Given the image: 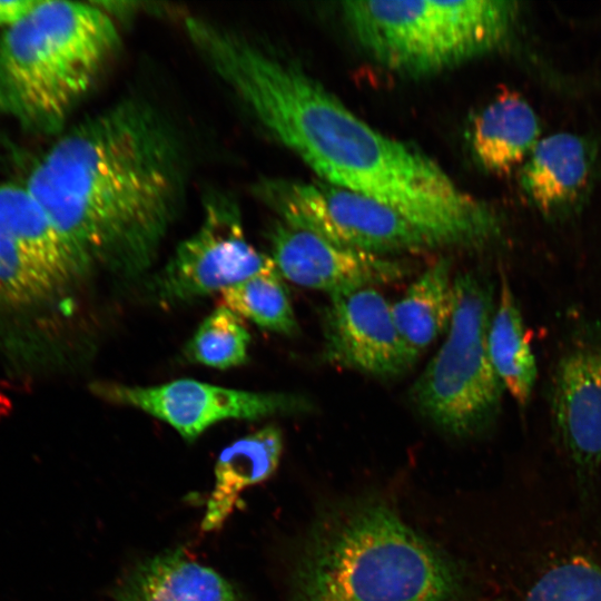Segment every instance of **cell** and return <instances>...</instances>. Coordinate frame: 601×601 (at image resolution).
Returning <instances> with one entry per match:
<instances>
[{
    "label": "cell",
    "mask_w": 601,
    "mask_h": 601,
    "mask_svg": "<svg viewBox=\"0 0 601 601\" xmlns=\"http://www.w3.org/2000/svg\"><path fill=\"white\" fill-rule=\"evenodd\" d=\"M540 135L533 107L520 92L503 88L475 116L470 144L476 162L485 171L502 176L523 165Z\"/></svg>",
    "instance_id": "cell-15"
},
{
    "label": "cell",
    "mask_w": 601,
    "mask_h": 601,
    "mask_svg": "<svg viewBox=\"0 0 601 601\" xmlns=\"http://www.w3.org/2000/svg\"><path fill=\"white\" fill-rule=\"evenodd\" d=\"M38 0H3L0 1V26L4 29L24 19L36 7Z\"/></svg>",
    "instance_id": "cell-23"
},
{
    "label": "cell",
    "mask_w": 601,
    "mask_h": 601,
    "mask_svg": "<svg viewBox=\"0 0 601 601\" xmlns=\"http://www.w3.org/2000/svg\"><path fill=\"white\" fill-rule=\"evenodd\" d=\"M524 601H601V566L573 556L548 569Z\"/></svg>",
    "instance_id": "cell-22"
},
{
    "label": "cell",
    "mask_w": 601,
    "mask_h": 601,
    "mask_svg": "<svg viewBox=\"0 0 601 601\" xmlns=\"http://www.w3.org/2000/svg\"><path fill=\"white\" fill-rule=\"evenodd\" d=\"M487 348L503 388L519 404H526L536 381V363L521 312L503 275L489 328Z\"/></svg>",
    "instance_id": "cell-18"
},
{
    "label": "cell",
    "mask_w": 601,
    "mask_h": 601,
    "mask_svg": "<svg viewBox=\"0 0 601 601\" xmlns=\"http://www.w3.org/2000/svg\"><path fill=\"white\" fill-rule=\"evenodd\" d=\"M282 278L277 268L259 273L223 289L221 305L264 329L294 335L298 324Z\"/></svg>",
    "instance_id": "cell-19"
},
{
    "label": "cell",
    "mask_w": 601,
    "mask_h": 601,
    "mask_svg": "<svg viewBox=\"0 0 601 601\" xmlns=\"http://www.w3.org/2000/svg\"><path fill=\"white\" fill-rule=\"evenodd\" d=\"M0 146L10 150H14L13 144L7 138V136L2 131H0Z\"/></svg>",
    "instance_id": "cell-24"
},
{
    "label": "cell",
    "mask_w": 601,
    "mask_h": 601,
    "mask_svg": "<svg viewBox=\"0 0 601 601\" xmlns=\"http://www.w3.org/2000/svg\"><path fill=\"white\" fill-rule=\"evenodd\" d=\"M114 601H244L214 569L168 550L136 563L112 593Z\"/></svg>",
    "instance_id": "cell-14"
},
{
    "label": "cell",
    "mask_w": 601,
    "mask_h": 601,
    "mask_svg": "<svg viewBox=\"0 0 601 601\" xmlns=\"http://www.w3.org/2000/svg\"><path fill=\"white\" fill-rule=\"evenodd\" d=\"M343 13L381 65L414 76L497 49L513 33L520 7L504 0L347 1Z\"/></svg>",
    "instance_id": "cell-5"
},
{
    "label": "cell",
    "mask_w": 601,
    "mask_h": 601,
    "mask_svg": "<svg viewBox=\"0 0 601 601\" xmlns=\"http://www.w3.org/2000/svg\"><path fill=\"white\" fill-rule=\"evenodd\" d=\"M595 149L587 138L555 132L541 138L520 168V187L541 216L565 219L583 205L592 187Z\"/></svg>",
    "instance_id": "cell-13"
},
{
    "label": "cell",
    "mask_w": 601,
    "mask_h": 601,
    "mask_svg": "<svg viewBox=\"0 0 601 601\" xmlns=\"http://www.w3.org/2000/svg\"><path fill=\"white\" fill-rule=\"evenodd\" d=\"M61 289L18 244L0 220V300L11 305L40 302Z\"/></svg>",
    "instance_id": "cell-21"
},
{
    "label": "cell",
    "mask_w": 601,
    "mask_h": 601,
    "mask_svg": "<svg viewBox=\"0 0 601 601\" xmlns=\"http://www.w3.org/2000/svg\"><path fill=\"white\" fill-rule=\"evenodd\" d=\"M447 336L411 391L422 415L442 432L465 437L493 418L503 390L490 359L491 287L472 273L453 279Z\"/></svg>",
    "instance_id": "cell-6"
},
{
    "label": "cell",
    "mask_w": 601,
    "mask_h": 601,
    "mask_svg": "<svg viewBox=\"0 0 601 601\" xmlns=\"http://www.w3.org/2000/svg\"><path fill=\"white\" fill-rule=\"evenodd\" d=\"M186 30L264 128L321 180L395 208L446 247H481L499 236L490 205L422 151L370 126L298 66L201 18H189Z\"/></svg>",
    "instance_id": "cell-1"
},
{
    "label": "cell",
    "mask_w": 601,
    "mask_h": 601,
    "mask_svg": "<svg viewBox=\"0 0 601 601\" xmlns=\"http://www.w3.org/2000/svg\"><path fill=\"white\" fill-rule=\"evenodd\" d=\"M269 243L282 277L329 296L388 284L406 273L395 259L337 245L280 220L273 226Z\"/></svg>",
    "instance_id": "cell-11"
},
{
    "label": "cell",
    "mask_w": 601,
    "mask_h": 601,
    "mask_svg": "<svg viewBox=\"0 0 601 601\" xmlns=\"http://www.w3.org/2000/svg\"><path fill=\"white\" fill-rule=\"evenodd\" d=\"M250 334L242 317L220 305L198 326L185 346V357L196 364L228 370L248 359Z\"/></svg>",
    "instance_id": "cell-20"
},
{
    "label": "cell",
    "mask_w": 601,
    "mask_h": 601,
    "mask_svg": "<svg viewBox=\"0 0 601 601\" xmlns=\"http://www.w3.org/2000/svg\"><path fill=\"white\" fill-rule=\"evenodd\" d=\"M118 46L101 7L38 0L0 33V116L32 135L59 134Z\"/></svg>",
    "instance_id": "cell-4"
},
{
    "label": "cell",
    "mask_w": 601,
    "mask_h": 601,
    "mask_svg": "<svg viewBox=\"0 0 601 601\" xmlns=\"http://www.w3.org/2000/svg\"><path fill=\"white\" fill-rule=\"evenodd\" d=\"M102 400L140 410L176 430L188 442L225 420H259L308 410L306 398L250 392L181 378L151 386L99 383Z\"/></svg>",
    "instance_id": "cell-9"
},
{
    "label": "cell",
    "mask_w": 601,
    "mask_h": 601,
    "mask_svg": "<svg viewBox=\"0 0 601 601\" xmlns=\"http://www.w3.org/2000/svg\"><path fill=\"white\" fill-rule=\"evenodd\" d=\"M275 268L247 239L237 206L218 196L208 200L199 228L177 246L154 288L161 300L188 302Z\"/></svg>",
    "instance_id": "cell-8"
},
{
    "label": "cell",
    "mask_w": 601,
    "mask_h": 601,
    "mask_svg": "<svg viewBox=\"0 0 601 601\" xmlns=\"http://www.w3.org/2000/svg\"><path fill=\"white\" fill-rule=\"evenodd\" d=\"M180 144L156 109L126 99L61 135L23 183L80 276H137L152 262L183 200Z\"/></svg>",
    "instance_id": "cell-2"
},
{
    "label": "cell",
    "mask_w": 601,
    "mask_h": 601,
    "mask_svg": "<svg viewBox=\"0 0 601 601\" xmlns=\"http://www.w3.org/2000/svg\"><path fill=\"white\" fill-rule=\"evenodd\" d=\"M556 435L583 474L601 464V347L582 346L558 363L551 393Z\"/></svg>",
    "instance_id": "cell-12"
},
{
    "label": "cell",
    "mask_w": 601,
    "mask_h": 601,
    "mask_svg": "<svg viewBox=\"0 0 601 601\" xmlns=\"http://www.w3.org/2000/svg\"><path fill=\"white\" fill-rule=\"evenodd\" d=\"M256 193L278 220L341 246L383 256L446 247L395 208L321 179H264Z\"/></svg>",
    "instance_id": "cell-7"
},
{
    "label": "cell",
    "mask_w": 601,
    "mask_h": 601,
    "mask_svg": "<svg viewBox=\"0 0 601 601\" xmlns=\"http://www.w3.org/2000/svg\"><path fill=\"white\" fill-rule=\"evenodd\" d=\"M323 336L327 362L377 377L403 374L417 359L398 334L392 304L375 287L329 296Z\"/></svg>",
    "instance_id": "cell-10"
},
{
    "label": "cell",
    "mask_w": 601,
    "mask_h": 601,
    "mask_svg": "<svg viewBox=\"0 0 601 601\" xmlns=\"http://www.w3.org/2000/svg\"><path fill=\"white\" fill-rule=\"evenodd\" d=\"M283 436L275 425H267L226 446L215 465V483L207 500L201 528L220 529L248 486L270 477L278 467Z\"/></svg>",
    "instance_id": "cell-16"
},
{
    "label": "cell",
    "mask_w": 601,
    "mask_h": 601,
    "mask_svg": "<svg viewBox=\"0 0 601 601\" xmlns=\"http://www.w3.org/2000/svg\"><path fill=\"white\" fill-rule=\"evenodd\" d=\"M462 575L377 497L326 508L296 554L288 601H454Z\"/></svg>",
    "instance_id": "cell-3"
},
{
    "label": "cell",
    "mask_w": 601,
    "mask_h": 601,
    "mask_svg": "<svg viewBox=\"0 0 601 601\" xmlns=\"http://www.w3.org/2000/svg\"><path fill=\"white\" fill-rule=\"evenodd\" d=\"M454 308L451 263L440 258L423 272L392 304L395 326L417 357L449 329Z\"/></svg>",
    "instance_id": "cell-17"
}]
</instances>
